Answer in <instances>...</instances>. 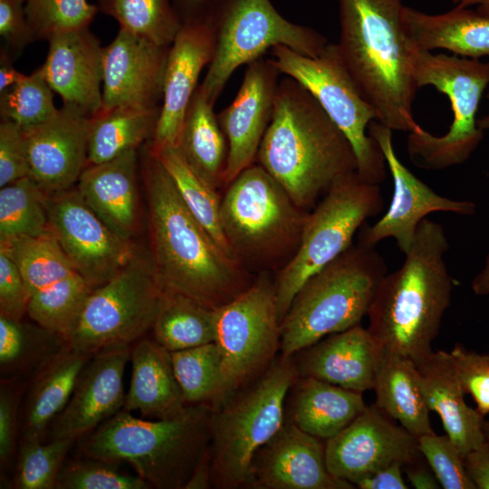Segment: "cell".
I'll return each instance as SVG.
<instances>
[{
    "label": "cell",
    "instance_id": "6da1fadb",
    "mask_svg": "<svg viewBox=\"0 0 489 489\" xmlns=\"http://www.w3.org/2000/svg\"><path fill=\"white\" fill-rule=\"evenodd\" d=\"M143 150L152 262L160 283L209 308L224 306L252 283L241 264L217 245L188 210L149 143Z\"/></svg>",
    "mask_w": 489,
    "mask_h": 489
},
{
    "label": "cell",
    "instance_id": "7a4b0ae2",
    "mask_svg": "<svg viewBox=\"0 0 489 489\" xmlns=\"http://www.w3.org/2000/svg\"><path fill=\"white\" fill-rule=\"evenodd\" d=\"M256 160L306 211L344 176L357 171L353 149L315 98L283 75Z\"/></svg>",
    "mask_w": 489,
    "mask_h": 489
},
{
    "label": "cell",
    "instance_id": "3957f363",
    "mask_svg": "<svg viewBox=\"0 0 489 489\" xmlns=\"http://www.w3.org/2000/svg\"><path fill=\"white\" fill-rule=\"evenodd\" d=\"M443 225L424 218L402 265L380 280L368 311V330L382 349L415 364L433 350L451 302L453 279L445 262Z\"/></svg>",
    "mask_w": 489,
    "mask_h": 489
},
{
    "label": "cell",
    "instance_id": "277c9868",
    "mask_svg": "<svg viewBox=\"0 0 489 489\" xmlns=\"http://www.w3.org/2000/svg\"><path fill=\"white\" fill-rule=\"evenodd\" d=\"M339 53L377 120L413 132L414 81L401 0H338Z\"/></svg>",
    "mask_w": 489,
    "mask_h": 489
},
{
    "label": "cell",
    "instance_id": "5b68a950",
    "mask_svg": "<svg viewBox=\"0 0 489 489\" xmlns=\"http://www.w3.org/2000/svg\"><path fill=\"white\" fill-rule=\"evenodd\" d=\"M213 408L188 405L168 419L146 420L120 410L84 442L83 456L126 462L151 488L184 489L209 446Z\"/></svg>",
    "mask_w": 489,
    "mask_h": 489
},
{
    "label": "cell",
    "instance_id": "8992f818",
    "mask_svg": "<svg viewBox=\"0 0 489 489\" xmlns=\"http://www.w3.org/2000/svg\"><path fill=\"white\" fill-rule=\"evenodd\" d=\"M386 273L385 259L376 247L358 243L313 274L281 321V357L290 358L360 324Z\"/></svg>",
    "mask_w": 489,
    "mask_h": 489
},
{
    "label": "cell",
    "instance_id": "52a82bcc",
    "mask_svg": "<svg viewBox=\"0 0 489 489\" xmlns=\"http://www.w3.org/2000/svg\"><path fill=\"white\" fill-rule=\"evenodd\" d=\"M299 378L292 357H281L261 377L213 409V487L251 488L254 458L284 424L287 395Z\"/></svg>",
    "mask_w": 489,
    "mask_h": 489
},
{
    "label": "cell",
    "instance_id": "ba28073f",
    "mask_svg": "<svg viewBox=\"0 0 489 489\" xmlns=\"http://www.w3.org/2000/svg\"><path fill=\"white\" fill-rule=\"evenodd\" d=\"M411 71L417 88L431 85L447 96L453 111L448 131L435 136L420 127L409 132L407 150L413 164L427 170H440L465 162L480 144L484 129L476 113L483 92L489 85V62L432 54L410 48Z\"/></svg>",
    "mask_w": 489,
    "mask_h": 489
},
{
    "label": "cell",
    "instance_id": "9c48e42d",
    "mask_svg": "<svg viewBox=\"0 0 489 489\" xmlns=\"http://www.w3.org/2000/svg\"><path fill=\"white\" fill-rule=\"evenodd\" d=\"M215 33V51L200 87L216 103L227 81L244 64L285 46L316 57L329 43L318 31L290 22L270 0H209L206 6Z\"/></svg>",
    "mask_w": 489,
    "mask_h": 489
},
{
    "label": "cell",
    "instance_id": "30bf717a",
    "mask_svg": "<svg viewBox=\"0 0 489 489\" xmlns=\"http://www.w3.org/2000/svg\"><path fill=\"white\" fill-rule=\"evenodd\" d=\"M308 213L259 164L228 184L221 199V225L233 256L272 262L299 246Z\"/></svg>",
    "mask_w": 489,
    "mask_h": 489
},
{
    "label": "cell",
    "instance_id": "8fae6325",
    "mask_svg": "<svg viewBox=\"0 0 489 489\" xmlns=\"http://www.w3.org/2000/svg\"><path fill=\"white\" fill-rule=\"evenodd\" d=\"M383 206L379 185L362 180L357 171L330 187L308 214L299 246L274 284L280 322L306 281L348 250L356 231Z\"/></svg>",
    "mask_w": 489,
    "mask_h": 489
},
{
    "label": "cell",
    "instance_id": "7c38bea8",
    "mask_svg": "<svg viewBox=\"0 0 489 489\" xmlns=\"http://www.w3.org/2000/svg\"><path fill=\"white\" fill-rule=\"evenodd\" d=\"M271 59L282 75L302 85L319 102L349 139L355 153L360 178L379 185L387 177V162L367 128L377 113L365 100L348 71L336 43H328L316 57L285 46L270 50Z\"/></svg>",
    "mask_w": 489,
    "mask_h": 489
},
{
    "label": "cell",
    "instance_id": "4fadbf2b",
    "mask_svg": "<svg viewBox=\"0 0 489 489\" xmlns=\"http://www.w3.org/2000/svg\"><path fill=\"white\" fill-rule=\"evenodd\" d=\"M164 291L152 260L134 254L88 297L69 338L72 349L92 356L138 341L152 329Z\"/></svg>",
    "mask_w": 489,
    "mask_h": 489
},
{
    "label": "cell",
    "instance_id": "5bb4252c",
    "mask_svg": "<svg viewBox=\"0 0 489 489\" xmlns=\"http://www.w3.org/2000/svg\"><path fill=\"white\" fill-rule=\"evenodd\" d=\"M280 324L275 285L264 278L216 309L221 383L213 409L272 366L281 348Z\"/></svg>",
    "mask_w": 489,
    "mask_h": 489
},
{
    "label": "cell",
    "instance_id": "9a60e30c",
    "mask_svg": "<svg viewBox=\"0 0 489 489\" xmlns=\"http://www.w3.org/2000/svg\"><path fill=\"white\" fill-rule=\"evenodd\" d=\"M51 233L77 273L94 290L116 275L134 255L129 241L118 236L71 187L47 195Z\"/></svg>",
    "mask_w": 489,
    "mask_h": 489
},
{
    "label": "cell",
    "instance_id": "2e32d148",
    "mask_svg": "<svg viewBox=\"0 0 489 489\" xmlns=\"http://www.w3.org/2000/svg\"><path fill=\"white\" fill-rule=\"evenodd\" d=\"M368 133L377 141L384 154L393 178L394 191L389 207L374 225L363 224L358 243L376 247L382 240L393 238L399 250H410L420 222L433 212H449L473 216L476 205L468 200H455L435 192L403 165L395 153L392 130L378 120H372Z\"/></svg>",
    "mask_w": 489,
    "mask_h": 489
},
{
    "label": "cell",
    "instance_id": "e0dca14e",
    "mask_svg": "<svg viewBox=\"0 0 489 489\" xmlns=\"http://www.w3.org/2000/svg\"><path fill=\"white\" fill-rule=\"evenodd\" d=\"M325 457L332 475L355 486L383 467L395 463L405 466L422 455L417 438L373 405L366 406L344 429L326 440Z\"/></svg>",
    "mask_w": 489,
    "mask_h": 489
},
{
    "label": "cell",
    "instance_id": "ac0fdd59",
    "mask_svg": "<svg viewBox=\"0 0 489 489\" xmlns=\"http://www.w3.org/2000/svg\"><path fill=\"white\" fill-rule=\"evenodd\" d=\"M215 43L206 8L183 20L169 46L160 115L149 142L152 150L176 146L187 110L199 86L200 73L212 61Z\"/></svg>",
    "mask_w": 489,
    "mask_h": 489
},
{
    "label": "cell",
    "instance_id": "d6986e66",
    "mask_svg": "<svg viewBox=\"0 0 489 489\" xmlns=\"http://www.w3.org/2000/svg\"><path fill=\"white\" fill-rule=\"evenodd\" d=\"M280 75L271 59L248 63L235 99L217 114L228 147L223 184L254 164L272 119Z\"/></svg>",
    "mask_w": 489,
    "mask_h": 489
},
{
    "label": "cell",
    "instance_id": "ffe728a7",
    "mask_svg": "<svg viewBox=\"0 0 489 489\" xmlns=\"http://www.w3.org/2000/svg\"><path fill=\"white\" fill-rule=\"evenodd\" d=\"M91 117L62 105L48 120L24 129L30 177L47 195L73 187L88 165Z\"/></svg>",
    "mask_w": 489,
    "mask_h": 489
},
{
    "label": "cell",
    "instance_id": "44dd1931",
    "mask_svg": "<svg viewBox=\"0 0 489 489\" xmlns=\"http://www.w3.org/2000/svg\"><path fill=\"white\" fill-rule=\"evenodd\" d=\"M169 46L120 28L103 47L102 107H161Z\"/></svg>",
    "mask_w": 489,
    "mask_h": 489
},
{
    "label": "cell",
    "instance_id": "7402d4cb",
    "mask_svg": "<svg viewBox=\"0 0 489 489\" xmlns=\"http://www.w3.org/2000/svg\"><path fill=\"white\" fill-rule=\"evenodd\" d=\"M130 354L131 346H117L91 357L69 402L52 423L49 439L77 440L122 410L124 372Z\"/></svg>",
    "mask_w": 489,
    "mask_h": 489
},
{
    "label": "cell",
    "instance_id": "603a6c76",
    "mask_svg": "<svg viewBox=\"0 0 489 489\" xmlns=\"http://www.w3.org/2000/svg\"><path fill=\"white\" fill-rule=\"evenodd\" d=\"M291 421L256 453L252 465L254 489H351L327 467L325 445Z\"/></svg>",
    "mask_w": 489,
    "mask_h": 489
},
{
    "label": "cell",
    "instance_id": "cb8c5ba5",
    "mask_svg": "<svg viewBox=\"0 0 489 489\" xmlns=\"http://www.w3.org/2000/svg\"><path fill=\"white\" fill-rule=\"evenodd\" d=\"M49 48L43 74L62 100L89 117L102 107L103 47L89 27L55 34Z\"/></svg>",
    "mask_w": 489,
    "mask_h": 489
},
{
    "label": "cell",
    "instance_id": "d4e9b609",
    "mask_svg": "<svg viewBox=\"0 0 489 489\" xmlns=\"http://www.w3.org/2000/svg\"><path fill=\"white\" fill-rule=\"evenodd\" d=\"M304 350L297 369L312 377L363 393L373 388L382 347L360 324L323 338Z\"/></svg>",
    "mask_w": 489,
    "mask_h": 489
},
{
    "label": "cell",
    "instance_id": "484cf974",
    "mask_svg": "<svg viewBox=\"0 0 489 489\" xmlns=\"http://www.w3.org/2000/svg\"><path fill=\"white\" fill-rule=\"evenodd\" d=\"M138 149L100 164L87 165L76 188L87 205L120 238L139 228Z\"/></svg>",
    "mask_w": 489,
    "mask_h": 489
},
{
    "label": "cell",
    "instance_id": "4316f807",
    "mask_svg": "<svg viewBox=\"0 0 489 489\" xmlns=\"http://www.w3.org/2000/svg\"><path fill=\"white\" fill-rule=\"evenodd\" d=\"M420 386L430 409L440 417L446 435L463 457L484 440V416L469 407L450 352L432 351L416 364Z\"/></svg>",
    "mask_w": 489,
    "mask_h": 489
},
{
    "label": "cell",
    "instance_id": "83f0119b",
    "mask_svg": "<svg viewBox=\"0 0 489 489\" xmlns=\"http://www.w3.org/2000/svg\"><path fill=\"white\" fill-rule=\"evenodd\" d=\"M130 362V382L122 410L139 411L150 419H168L187 408L170 351L154 339L141 338L131 348Z\"/></svg>",
    "mask_w": 489,
    "mask_h": 489
},
{
    "label": "cell",
    "instance_id": "f1b7e54d",
    "mask_svg": "<svg viewBox=\"0 0 489 489\" xmlns=\"http://www.w3.org/2000/svg\"><path fill=\"white\" fill-rule=\"evenodd\" d=\"M402 24L409 48L446 49L470 59L489 56V15L468 7L429 14L404 6Z\"/></svg>",
    "mask_w": 489,
    "mask_h": 489
},
{
    "label": "cell",
    "instance_id": "f546056e",
    "mask_svg": "<svg viewBox=\"0 0 489 489\" xmlns=\"http://www.w3.org/2000/svg\"><path fill=\"white\" fill-rule=\"evenodd\" d=\"M362 393L312 377H300L291 408V422L302 431L328 440L344 429L364 408Z\"/></svg>",
    "mask_w": 489,
    "mask_h": 489
},
{
    "label": "cell",
    "instance_id": "4dcf8cb0",
    "mask_svg": "<svg viewBox=\"0 0 489 489\" xmlns=\"http://www.w3.org/2000/svg\"><path fill=\"white\" fill-rule=\"evenodd\" d=\"M372 389L376 406L417 438L434 432L412 360L383 349Z\"/></svg>",
    "mask_w": 489,
    "mask_h": 489
},
{
    "label": "cell",
    "instance_id": "1f68e13d",
    "mask_svg": "<svg viewBox=\"0 0 489 489\" xmlns=\"http://www.w3.org/2000/svg\"><path fill=\"white\" fill-rule=\"evenodd\" d=\"M91 355L71 350L30 383L21 418L20 441H43L53 420L69 402Z\"/></svg>",
    "mask_w": 489,
    "mask_h": 489
},
{
    "label": "cell",
    "instance_id": "d6a6232c",
    "mask_svg": "<svg viewBox=\"0 0 489 489\" xmlns=\"http://www.w3.org/2000/svg\"><path fill=\"white\" fill-rule=\"evenodd\" d=\"M71 350L69 340L58 332L0 315L1 381L31 382Z\"/></svg>",
    "mask_w": 489,
    "mask_h": 489
},
{
    "label": "cell",
    "instance_id": "836d02e7",
    "mask_svg": "<svg viewBox=\"0 0 489 489\" xmlns=\"http://www.w3.org/2000/svg\"><path fill=\"white\" fill-rule=\"evenodd\" d=\"M214 106L199 85L187 110L175 147L189 168L216 189L223 185L228 147Z\"/></svg>",
    "mask_w": 489,
    "mask_h": 489
},
{
    "label": "cell",
    "instance_id": "e575fe53",
    "mask_svg": "<svg viewBox=\"0 0 489 489\" xmlns=\"http://www.w3.org/2000/svg\"><path fill=\"white\" fill-rule=\"evenodd\" d=\"M161 107H117L91 117L88 165L109 161L150 139Z\"/></svg>",
    "mask_w": 489,
    "mask_h": 489
},
{
    "label": "cell",
    "instance_id": "d590c367",
    "mask_svg": "<svg viewBox=\"0 0 489 489\" xmlns=\"http://www.w3.org/2000/svg\"><path fill=\"white\" fill-rule=\"evenodd\" d=\"M151 330L153 339L170 352L215 342L216 309L165 289Z\"/></svg>",
    "mask_w": 489,
    "mask_h": 489
},
{
    "label": "cell",
    "instance_id": "8d00e7d4",
    "mask_svg": "<svg viewBox=\"0 0 489 489\" xmlns=\"http://www.w3.org/2000/svg\"><path fill=\"white\" fill-rule=\"evenodd\" d=\"M152 152L168 173L188 210L217 245L235 259L222 229L221 199L216 188L205 182L189 168L175 146H167Z\"/></svg>",
    "mask_w": 489,
    "mask_h": 489
},
{
    "label": "cell",
    "instance_id": "74e56055",
    "mask_svg": "<svg viewBox=\"0 0 489 489\" xmlns=\"http://www.w3.org/2000/svg\"><path fill=\"white\" fill-rule=\"evenodd\" d=\"M16 264L31 296L62 279L78 273L52 233L0 242Z\"/></svg>",
    "mask_w": 489,
    "mask_h": 489
},
{
    "label": "cell",
    "instance_id": "f35d334b",
    "mask_svg": "<svg viewBox=\"0 0 489 489\" xmlns=\"http://www.w3.org/2000/svg\"><path fill=\"white\" fill-rule=\"evenodd\" d=\"M0 188V242L51 233L47 194L31 177Z\"/></svg>",
    "mask_w": 489,
    "mask_h": 489
},
{
    "label": "cell",
    "instance_id": "ab89813d",
    "mask_svg": "<svg viewBox=\"0 0 489 489\" xmlns=\"http://www.w3.org/2000/svg\"><path fill=\"white\" fill-rule=\"evenodd\" d=\"M96 5L120 28L162 46H170L183 22L172 0H97Z\"/></svg>",
    "mask_w": 489,
    "mask_h": 489
},
{
    "label": "cell",
    "instance_id": "60d3db41",
    "mask_svg": "<svg viewBox=\"0 0 489 489\" xmlns=\"http://www.w3.org/2000/svg\"><path fill=\"white\" fill-rule=\"evenodd\" d=\"M93 289L75 273L31 296L27 314L36 324L69 340Z\"/></svg>",
    "mask_w": 489,
    "mask_h": 489
},
{
    "label": "cell",
    "instance_id": "b9f144b4",
    "mask_svg": "<svg viewBox=\"0 0 489 489\" xmlns=\"http://www.w3.org/2000/svg\"><path fill=\"white\" fill-rule=\"evenodd\" d=\"M176 379L187 405L216 404L221 383V355L216 342L172 351Z\"/></svg>",
    "mask_w": 489,
    "mask_h": 489
},
{
    "label": "cell",
    "instance_id": "7bdbcfd3",
    "mask_svg": "<svg viewBox=\"0 0 489 489\" xmlns=\"http://www.w3.org/2000/svg\"><path fill=\"white\" fill-rule=\"evenodd\" d=\"M76 439L20 441L16 455L14 487L55 489L58 475Z\"/></svg>",
    "mask_w": 489,
    "mask_h": 489
},
{
    "label": "cell",
    "instance_id": "ee69618b",
    "mask_svg": "<svg viewBox=\"0 0 489 489\" xmlns=\"http://www.w3.org/2000/svg\"><path fill=\"white\" fill-rule=\"evenodd\" d=\"M53 91L39 67L0 93L1 119L11 120L23 129L48 120L58 110Z\"/></svg>",
    "mask_w": 489,
    "mask_h": 489
},
{
    "label": "cell",
    "instance_id": "f6af8a7d",
    "mask_svg": "<svg viewBox=\"0 0 489 489\" xmlns=\"http://www.w3.org/2000/svg\"><path fill=\"white\" fill-rule=\"evenodd\" d=\"M25 14L36 40L89 27L99 11L88 0H26Z\"/></svg>",
    "mask_w": 489,
    "mask_h": 489
},
{
    "label": "cell",
    "instance_id": "bcb514c9",
    "mask_svg": "<svg viewBox=\"0 0 489 489\" xmlns=\"http://www.w3.org/2000/svg\"><path fill=\"white\" fill-rule=\"evenodd\" d=\"M117 463L99 458L65 461L55 489H148L151 486L138 475L121 473Z\"/></svg>",
    "mask_w": 489,
    "mask_h": 489
},
{
    "label": "cell",
    "instance_id": "7dc6e473",
    "mask_svg": "<svg viewBox=\"0 0 489 489\" xmlns=\"http://www.w3.org/2000/svg\"><path fill=\"white\" fill-rule=\"evenodd\" d=\"M418 448L444 489H476L468 477L464 458L447 436L435 432L417 438Z\"/></svg>",
    "mask_w": 489,
    "mask_h": 489
},
{
    "label": "cell",
    "instance_id": "c3c4849f",
    "mask_svg": "<svg viewBox=\"0 0 489 489\" xmlns=\"http://www.w3.org/2000/svg\"><path fill=\"white\" fill-rule=\"evenodd\" d=\"M465 393L482 416L489 414V353H478L456 344L450 351Z\"/></svg>",
    "mask_w": 489,
    "mask_h": 489
},
{
    "label": "cell",
    "instance_id": "681fc988",
    "mask_svg": "<svg viewBox=\"0 0 489 489\" xmlns=\"http://www.w3.org/2000/svg\"><path fill=\"white\" fill-rule=\"evenodd\" d=\"M30 177L24 129L5 119L0 123V187Z\"/></svg>",
    "mask_w": 489,
    "mask_h": 489
},
{
    "label": "cell",
    "instance_id": "f907efd6",
    "mask_svg": "<svg viewBox=\"0 0 489 489\" xmlns=\"http://www.w3.org/2000/svg\"><path fill=\"white\" fill-rule=\"evenodd\" d=\"M24 384L1 381L0 385V464L8 468L16 459L18 443V415L21 393Z\"/></svg>",
    "mask_w": 489,
    "mask_h": 489
},
{
    "label": "cell",
    "instance_id": "816d5d0a",
    "mask_svg": "<svg viewBox=\"0 0 489 489\" xmlns=\"http://www.w3.org/2000/svg\"><path fill=\"white\" fill-rule=\"evenodd\" d=\"M31 293L8 253L0 247V315L22 321L27 314Z\"/></svg>",
    "mask_w": 489,
    "mask_h": 489
},
{
    "label": "cell",
    "instance_id": "f5cc1de1",
    "mask_svg": "<svg viewBox=\"0 0 489 489\" xmlns=\"http://www.w3.org/2000/svg\"><path fill=\"white\" fill-rule=\"evenodd\" d=\"M26 0H0V35L12 55L36 41L25 14Z\"/></svg>",
    "mask_w": 489,
    "mask_h": 489
},
{
    "label": "cell",
    "instance_id": "db71d44e",
    "mask_svg": "<svg viewBox=\"0 0 489 489\" xmlns=\"http://www.w3.org/2000/svg\"><path fill=\"white\" fill-rule=\"evenodd\" d=\"M463 458L466 474L475 488L489 489V442L484 440Z\"/></svg>",
    "mask_w": 489,
    "mask_h": 489
},
{
    "label": "cell",
    "instance_id": "11a10c76",
    "mask_svg": "<svg viewBox=\"0 0 489 489\" xmlns=\"http://www.w3.org/2000/svg\"><path fill=\"white\" fill-rule=\"evenodd\" d=\"M403 465L398 463L383 467L357 481L360 489H407L408 486L402 476Z\"/></svg>",
    "mask_w": 489,
    "mask_h": 489
},
{
    "label": "cell",
    "instance_id": "9f6ffc18",
    "mask_svg": "<svg viewBox=\"0 0 489 489\" xmlns=\"http://www.w3.org/2000/svg\"><path fill=\"white\" fill-rule=\"evenodd\" d=\"M422 457L403 466L407 477L416 489H438L441 487L431 468L421 463Z\"/></svg>",
    "mask_w": 489,
    "mask_h": 489
},
{
    "label": "cell",
    "instance_id": "6f0895ef",
    "mask_svg": "<svg viewBox=\"0 0 489 489\" xmlns=\"http://www.w3.org/2000/svg\"><path fill=\"white\" fill-rule=\"evenodd\" d=\"M213 487L211 477V456L209 446L201 455L184 489H206Z\"/></svg>",
    "mask_w": 489,
    "mask_h": 489
},
{
    "label": "cell",
    "instance_id": "680465c9",
    "mask_svg": "<svg viewBox=\"0 0 489 489\" xmlns=\"http://www.w3.org/2000/svg\"><path fill=\"white\" fill-rule=\"evenodd\" d=\"M12 53L5 47L0 51V93L20 82L25 74L14 66Z\"/></svg>",
    "mask_w": 489,
    "mask_h": 489
},
{
    "label": "cell",
    "instance_id": "91938a15",
    "mask_svg": "<svg viewBox=\"0 0 489 489\" xmlns=\"http://www.w3.org/2000/svg\"><path fill=\"white\" fill-rule=\"evenodd\" d=\"M209 0H172V3L182 21L202 12Z\"/></svg>",
    "mask_w": 489,
    "mask_h": 489
},
{
    "label": "cell",
    "instance_id": "94428289",
    "mask_svg": "<svg viewBox=\"0 0 489 489\" xmlns=\"http://www.w3.org/2000/svg\"><path fill=\"white\" fill-rule=\"evenodd\" d=\"M471 289L477 296L489 295V254L482 270L472 280Z\"/></svg>",
    "mask_w": 489,
    "mask_h": 489
},
{
    "label": "cell",
    "instance_id": "6125c7cd",
    "mask_svg": "<svg viewBox=\"0 0 489 489\" xmlns=\"http://www.w3.org/2000/svg\"><path fill=\"white\" fill-rule=\"evenodd\" d=\"M453 2L456 6L464 8L476 5L478 13L489 15V0H453Z\"/></svg>",
    "mask_w": 489,
    "mask_h": 489
},
{
    "label": "cell",
    "instance_id": "be15d7a7",
    "mask_svg": "<svg viewBox=\"0 0 489 489\" xmlns=\"http://www.w3.org/2000/svg\"><path fill=\"white\" fill-rule=\"evenodd\" d=\"M477 124L482 129H489V113L477 120Z\"/></svg>",
    "mask_w": 489,
    "mask_h": 489
},
{
    "label": "cell",
    "instance_id": "e7e4bbea",
    "mask_svg": "<svg viewBox=\"0 0 489 489\" xmlns=\"http://www.w3.org/2000/svg\"><path fill=\"white\" fill-rule=\"evenodd\" d=\"M483 432L485 440L489 442V420H484L483 422Z\"/></svg>",
    "mask_w": 489,
    "mask_h": 489
}]
</instances>
